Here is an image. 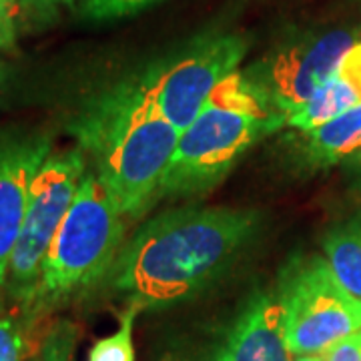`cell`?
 Returning <instances> with one entry per match:
<instances>
[{"mask_svg":"<svg viewBox=\"0 0 361 361\" xmlns=\"http://www.w3.org/2000/svg\"><path fill=\"white\" fill-rule=\"evenodd\" d=\"M257 227L259 215L245 209L165 211L121 247L106 281L141 310L167 307L219 279Z\"/></svg>","mask_w":361,"mask_h":361,"instance_id":"cell-1","label":"cell"},{"mask_svg":"<svg viewBox=\"0 0 361 361\" xmlns=\"http://www.w3.org/2000/svg\"><path fill=\"white\" fill-rule=\"evenodd\" d=\"M68 129L94 159L97 175L125 219H139L161 199L180 130L127 82L90 101Z\"/></svg>","mask_w":361,"mask_h":361,"instance_id":"cell-2","label":"cell"},{"mask_svg":"<svg viewBox=\"0 0 361 361\" xmlns=\"http://www.w3.org/2000/svg\"><path fill=\"white\" fill-rule=\"evenodd\" d=\"M123 241L125 215L99 175L87 171L44 255L32 301L20 315L26 336L52 311L106 279Z\"/></svg>","mask_w":361,"mask_h":361,"instance_id":"cell-3","label":"cell"},{"mask_svg":"<svg viewBox=\"0 0 361 361\" xmlns=\"http://www.w3.org/2000/svg\"><path fill=\"white\" fill-rule=\"evenodd\" d=\"M285 125L251 85L235 71L209 97L205 109L180 130L161 197L209 193L229 175L253 142Z\"/></svg>","mask_w":361,"mask_h":361,"instance_id":"cell-4","label":"cell"},{"mask_svg":"<svg viewBox=\"0 0 361 361\" xmlns=\"http://www.w3.org/2000/svg\"><path fill=\"white\" fill-rule=\"evenodd\" d=\"M249 42L241 35H205L127 80L155 113L185 130L205 109L209 97L237 71Z\"/></svg>","mask_w":361,"mask_h":361,"instance_id":"cell-5","label":"cell"},{"mask_svg":"<svg viewBox=\"0 0 361 361\" xmlns=\"http://www.w3.org/2000/svg\"><path fill=\"white\" fill-rule=\"evenodd\" d=\"M279 301L293 355H325L361 329V301L339 283L325 259L297 261L285 273Z\"/></svg>","mask_w":361,"mask_h":361,"instance_id":"cell-6","label":"cell"},{"mask_svg":"<svg viewBox=\"0 0 361 361\" xmlns=\"http://www.w3.org/2000/svg\"><path fill=\"white\" fill-rule=\"evenodd\" d=\"M85 173V151L71 149L49 155L35 177L25 223L14 247L4 285L8 295L20 307V315L28 310L32 301L44 255L73 205Z\"/></svg>","mask_w":361,"mask_h":361,"instance_id":"cell-7","label":"cell"},{"mask_svg":"<svg viewBox=\"0 0 361 361\" xmlns=\"http://www.w3.org/2000/svg\"><path fill=\"white\" fill-rule=\"evenodd\" d=\"M355 42L357 35L349 28L307 32L271 51L261 63L247 68L245 77L285 123L334 77Z\"/></svg>","mask_w":361,"mask_h":361,"instance_id":"cell-8","label":"cell"},{"mask_svg":"<svg viewBox=\"0 0 361 361\" xmlns=\"http://www.w3.org/2000/svg\"><path fill=\"white\" fill-rule=\"evenodd\" d=\"M51 147V135L42 130H0V291L6 285L32 183Z\"/></svg>","mask_w":361,"mask_h":361,"instance_id":"cell-9","label":"cell"},{"mask_svg":"<svg viewBox=\"0 0 361 361\" xmlns=\"http://www.w3.org/2000/svg\"><path fill=\"white\" fill-rule=\"evenodd\" d=\"M279 297L257 293L227 334L215 361H291Z\"/></svg>","mask_w":361,"mask_h":361,"instance_id":"cell-10","label":"cell"},{"mask_svg":"<svg viewBox=\"0 0 361 361\" xmlns=\"http://www.w3.org/2000/svg\"><path fill=\"white\" fill-rule=\"evenodd\" d=\"M357 104H361V40L345 52L334 77L289 116L285 125L307 133Z\"/></svg>","mask_w":361,"mask_h":361,"instance_id":"cell-11","label":"cell"},{"mask_svg":"<svg viewBox=\"0 0 361 361\" xmlns=\"http://www.w3.org/2000/svg\"><path fill=\"white\" fill-rule=\"evenodd\" d=\"M305 135V159L313 167H334L361 149V104L343 111Z\"/></svg>","mask_w":361,"mask_h":361,"instance_id":"cell-12","label":"cell"},{"mask_svg":"<svg viewBox=\"0 0 361 361\" xmlns=\"http://www.w3.org/2000/svg\"><path fill=\"white\" fill-rule=\"evenodd\" d=\"M323 249L337 281L361 301V213L327 233Z\"/></svg>","mask_w":361,"mask_h":361,"instance_id":"cell-13","label":"cell"},{"mask_svg":"<svg viewBox=\"0 0 361 361\" xmlns=\"http://www.w3.org/2000/svg\"><path fill=\"white\" fill-rule=\"evenodd\" d=\"M141 307L129 303V307L121 315V325L113 336L99 339L89 351L87 361H135L133 348V327Z\"/></svg>","mask_w":361,"mask_h":361,"instance_id":"cell-14","label":"cell"},{"mask_svg":"<svg viewBox=\"0 0 361 361\" xmlns=\"http://www.w3.org/2000/svg\"><path fill=\"white\" fill-rule=\"evenodd\" d=\"M78 327L68 319H59L47 329L32 361H75Z\"/></svg>","mask_w":361,"mask_h":361,"instance_id":"cell-15","label":"cell"},{"mask_svg":"<svg viewBox=\"0 0 361 361\" xmlns=\"http://www.w3.org/2000/svg\"><path fill=\"white\" fill-rule=\"evenodd\" d=\"M157 2H161V0H82L78 4V13L87 20L104 23V20L133 16V14L153 6Z\"/></svg>","mask_w":361,"mask_h":361,"instance_id":"cell-16","label":"cell"},{"mask_svg":"<svg viewBox=\"0 0 361 361\" xmlns=\"http://www.w3.org/2000/svg\"><path fill=\"white\" fill-rule=\"evenodd\" d=\"M26 331L20 317L0 315V361H23Z\"/></svg>","mask_w":361,"mask_h":361,"instance_id":"cell-17","label":"cell"},{"mask_svg":"<svg viewBox=\"0 0 361 361\" xmlns=\"http://www.w3.org/2000/svg\"><path fill=\"white\" fill-rule=\"evenodd\" d=\"M20 14H25L26 20L32 25H49L54 20L63 8L77 6L82 0H18Z\"/></svg>","mask_w":361,"mask_h":361,"instance_id":"cell-18","label":"cell"},{"mask_svg":"<svg viewBox=\"0 0 361 361\" xmlns=\"http://www.w3.org/2000/svg\"><path fill=\"white\" fill-rule=\"evenodd\" d=\"M18 14H20L18 0H0V49H13L14 47Z\"/></svg>","mask_w":361,"mask_h":361,"instance_id":"cell-19","label":"cell"},{"mask_svg":"<svg viewBox=\"0 0 361 361\" xmlns=\"http://www.w3.org/2000/svg\"><path fill=\"white\" fill-rule=\"evenodd\" d=\"M323 357L325 361H361V329L341 339Z\"/></svg>","mask_w":361,"mask_h":361,"instance_id":"cell-20","label":"cell"},{"mask_svg":"<svg viewBox=\"0 0 361 361\" xmlns=\"http://www.w3.org/2000/svg\"><path fill=\"white\" fill-rule=\"evenodd\" d=\"M341 165H343L345 173H348V179L351 183V187H353V191L361 195V149L357 153L348 157Z\"/></svg>","mask_w":361,"mask_h":361,"instance_id":"cell-21","label":"cell"},{"mask_svg":"<svg viewBox=\"0 0 361 361\" xmlns=\"http://www.w3.org/2000/svg\"><path fill=\"white\" fill-rule=\"evenodd\" d=\"M8 77H11V68L6 65V61L0 56V94H2V90L6 87V82H8Z\"/></svg>","mask_w":361,"mask_h":361,"instance_id":"cell-22","label":"cell"},{"mask_svg":"<svg viewBox=\"0 0 361 361\" xmlns=\"http://www.w3.org/2000/svg\"><path fill=\"white\" fill-rule=\"evenodd\" d=\"M295 361H325L323 355H299Z\"/></svg>","mask_w":361,"mask_h":361,"instance_id":"cell-23","label":"cell"},{"mask_svg":"<svg viewBox=\"0 0 361 361\" xmlns=\"http://www.w3.org/2000/svg\"><path fill=\"white\" fill-rule=\"evenodd\" d=\"M360 2H361V0H360Z\"/></svg>","mask_w":361,"mask_h":361,"instance_id":"cell-24","label":"cell"}]
</instances>
